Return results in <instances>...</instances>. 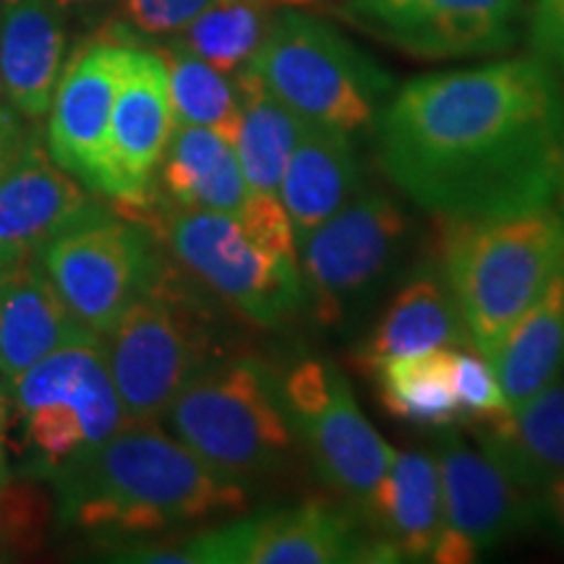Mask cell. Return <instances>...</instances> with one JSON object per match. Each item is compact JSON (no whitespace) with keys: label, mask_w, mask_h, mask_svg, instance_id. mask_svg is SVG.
<instances>
[{"label":"cell","mask_w":564,"mask_h":564,"mask_svg":"<svg viewBox=\"0 0 564 564\" xmlns=\"http://www.w3.org/2000/svg\"><path fill=\"white\" fill-rule=\"evenodd\" d=\"M562 126L560 82L535 55L421 76L373 121L379 167L442 220L554 207Z\"/></svg>","instance_id":"cell-1"},{"label":"cell","mask_w":564,"mask_h":564,"mask_svg":"<svg viewBox=\"0 0 564 564\" xmlns=\"http://www.w3.org/2000/svg\"><path fill=\"white\" fill-rule=\"evenodd\" d=\"M63 525L89 533L141 535L241 512L249 486L202 463L158 423H126L108 442L45 470Z\"/></svg>","instance_id":"cell-2"},{"label":"cell","mask_w":564,"mask_h":564,"mask_svg":"<svg viewBox=\"0 0 564 564\" xmlns=\"http://www.w3.org/2000/svg\"><path fill=\"white\" fill-rule=\"evenodd\" d=\"M444 223V282L468 343L491 364L512 324L564 267V223L554 207Z\"/></svg>","instance_id":"cell-3"},{"label":"cell","mask_w":564,"mask_h":564,"mask_svg":"<svg viewBox=\"0 0 564 564\" xmlns=\"http://www.w3.org/2000/svg\"><path fill=\"white\" fill-rule=\"evenodd\" d=\"M162 419L215 474L243 486L278 476L295 449L278 377L253 356L215 358Z\"/></svg>","instance_id":"cell-4"},{"label":"cell","mask_w":564,"mask_h":564,"mask_svg":"<svg viewBox=\"0 0 564 564\" xmlns=\"http://www.w3.org/2000/svg\"><path fill=\"white\" fill-rule=\"evenodd\" d=\"M293 112L345 133L371 129L390 76L335 26L285 11L241 68Z\"/></svg>","instance_id":"cell-5"},{"label":"cell","mask_w":564,"mask_h":564,"mask_svg":"<svg viewBox=\"0 0 564 564\" xmlns=\"http://www.w3.org/2000/svg\"><path fill=\"white\" fill-rule=\"evenodd\" d=\"M102 340L129 423H160L175 394L215 361L207 308L167 267Z\"/></svg>","instance_id":"cell-6"},{"label":"cell","mask_w":564,"mask_h":564,"mask_svg":"<svg viewBox=\"0 0 564 564\" xmlns=\"http://www.w3.org/2000/svg\"><path fill=\"white\" fill-rule=\"evenodd\" d=\"M129 217H147L154 238L171 249L183 270L251 324L280 327L299 312V262L253 241L238 217L181 209L167 202L154 215L141 209Z\"/></svg>","instance_id":"cell-7"},{"label":"cell","mask_w":564,"mask_h":564,"mask_svg":"<svg viewBox=\"0 0 564 564\" xmlns=\"http://www.w3.org/2000/svg\"><path fill=\"white\" fill-rule=\"evenodd\" d=\"M6 384L37 474L89 455L129 423L102 337L66 345Z\"/></svg>","instance_id":"cell-8"},{"label":"cell","mask_w":564,"mask_h":564,"mask_svg":"<svg viewBox=\"0 0 564 564\" xmlns=\"http://www.w3.org/2000/svg\"><path fill=\"white\" fill-rule=\"evenodd\" d=\"M37 259L76 319L100 337L165 267L147 225L95 199L55 232Z\"/></svg>","instance_id":"cell-9"},{"label":"cell","mask_w":564,"mask_h":564,"mask_svg":"<svg viewBox=\"0 0 564 564\" xmlns=\"http://www.w3.org/2000/svg\"><path fill=\"white\" fill-rule=\"evenodd\" d=\"M408 230L398 204L364 192L299 243L303 301L322 327H343L382 291L403 257Z\"/></svg>","instance_id":"cell-10"},{"label":"cell","mask_w":564,"mask_h":564,"mask_svg":"<svg viewBox=\"0 0 564 564\" xmlns=\"http://www.w3.org/2000/svg\"><path fill=\"white\" fill-rule=\"evenodd\" d=\"M278 387L295 444L306 449L322 481L364 512L394 449L361 413L340 366L327 358H301Z\"/></svg>","instance_id":"cell-11"},{"label":"cell","mask_w":564,"mask_h":564,"mask_svg":"<svg viewBox=\"0 0 564 564\" xmlns=\"http://www.w3.org/2000/svg\"><path fill=\"white\" fill-rule=\"evenodd\" d=\"M183 552L192 564L398 562V554L373 533H364L350 512L322 499L215 528L188 541Z\"/></svg>","instance_id":"cell-12"},{"label":"cell","mask_w":564,"mask_h":564,"mask_svg":"<svg viewBox=\"0 0 564 564\" xmlns=\"http://www.w3.org/2000/svg\"><path fill=\"white\" fill-rule=\"evenodd\" d=\"M440 432L436 468L442 486V528L432 562L470 564L531 528L539 520V499L453 429Z\"/></svg>","instance_id":"cell-13"},{"label":"cell","mask_w":564,"mask_h":564,"mask_svg":"<svg viewBox=\"0 0 564 564\" xmlns=\"http://www.w3.org/2000/svg\"><path fill=\"white\" fill-rule=\"evenodd\" d=\"M520 9L523 0H345L335 13L413 58L455 61L512 45Z\"/></svg>","instance_id":"cell-14"},{"label":"cell","mask_w":564,"mask_h":564,"mask_svg":"<svg viewBox=\"0 0 564 564\" xmlns=\"http://www.w3.org/2000/svg\"><path fill=\"white\" fill-rule=\"evenodd\" d=\"M173 129L165 61L160 53L129 45L112 102L102 192L123 215H133L152 202L154 178Z\"/></svg>","instance_id":"cell-15"},{"label":"cell","mask_w":564,"mask_h":564,"mask_svg":"<svg viewBox=\"0 0 564 564\" xmlns=\"http://www.w3.org/2000/svg\"><path fill=\"white\" fill-rule=\"evenodd\" d=\"M131 42L97 37L63 68L47 110V152L89 192H105L112 102Z\"/></svg>","instance_id":"cell-16"},{"label":"cell","mask_w":564,"mask_h":564,"mask_svg":"<svg viewBox=\"0 0 564 564\" xmlns=\"http://www.w3.org/2000/svg\"><path fill=\"white\" fill-rule=\"evenodd\" d=\"M91 199L74 175L51 158L34 131L0 178V267L37 259L63 225Z\"/></svg>","instance_id":"cell-17"},{"label":"cell","mask_w":564,"mask_h":564,"mask_svg":"<svg viewBox=\"0 0 564 564\" xmlns=\"http://www.w3.org/2000/svg\"><path fill=\"white\" fill-rule=\"evenodd\" d=\"M66 63V17L53 0L0 3V91L24 121L51 110Z\"/></svg>","instance_id":"cell-18"},{"label":"cell","mask_w":564,"mask_h":564,"mask_svg":"<svg viewBox=\"0 0 564 564\" xmlns=\"http://www.w3.org/2000/svg\"><path fill=\"white\" fill-rule=\"evenodd\" d=\"M100 337L89 333L61 299L40 262H21L0 291V373L6 382L66 345Z\"/></svg>","instance_id":"cell-19"},{"label":"cell","mask_w":564,"mask_h":564,"mask_svg":"<svg viewBox=\"0 0 564 564\" xmlns=\"http://www.w3.org/2000/svg\"><path fill=\"white\" fill-rule=\"evenodd\" d=\"M358 186H361V167H358L350 133L306 121L280 186V199L291 220L295 249L337 209L345 207L358 194Z\"/></svg>","instance_id":"cell-20"},{"label":"cell","mask_w":564,"mask_h":564,"mask_svg":"<svg viewBox=\"0 0 564 564\" xmlns=\"http://www.w3.org/2000/svg\"><path fill=\"white\" fill-rule=\"evenodd\" d=\"M361 514L371 533L398 554V562H432L442 528L436 457L423 449H394L390 468Z\"/></svg>","instance_id":"cell-21"},{"label":"cell","mask_w":564,"mask_h":564,"mask_svg":"<svg viewBox=\"0 0 564 564\" xmlns=\"http://www.w3.org/2000/svg\"><path fill=\"white\" fill-rule=\"evenodd\" d=\"M465 343L468 335L447 282L434 270H421L394 293L382 319L352 358L358 369L369 373L387 358L434 348H457Z\"/></svg>","instance_id":"cell-22"},{"label":"cell","mask_w":564,"mask_h":564,"mask_svg":"<svg viewBox=\"0 0 564 564\" xmlns=\"http://www.w3.org/2000/svg\"><path fill=\"white\" fill-rule=\"evenodd\" d=\"M158 178L165 202L181 209L238 217L249 202L236 147L202 126H175Z\"/></svg>","instance_id":"cell-23"},{"label":"cell","mask_w":564,"mask_h":564,"mask_svg":"<svg viewBox=\"0 0 564 564\" xmlns=\"http://www.w3.org/2000/svg\"><path fill=\"white\" fill-rule=\"evenodd\" d=\"M491 366L512 413L560 379L564 371V267L512 324Z\"/></svg>","instance_id":"cell-24"},{"label":"cell","mask_w":564,"mask_h":564,"mask_svg":"<svg viewBox=\"0 0 564 564\" xmlns=\"http://www.w3.org/2000/svg\"><path fill=\"white\" fill-rule=\"evenodd\" d=\"M481 449L528 491L564 476V384H552L497 429H474Z\"/></svg>","instance_id":"cell-25"},{"label":"cell","mask_w":564,"mask_h":564,"mask_svg":"<svg viewBox=\"0 0 564 564\" xmlns=\"http://www.w3.org/2000/svg\"><path fill=\"white\" fill-rule=\"evenodd\" d=\"M241 95V129L236 139V154L241 162L249 196L280 199L282 175L295 141L306 129V118L282 105L246 70L236 79Z\"/></svg>","instance_id":"cell-26"},{"label":"cell","mask_w":564,"mask_h":564,"mask_svg":"<svg viewBox=\"0 0 564 564\" xmlns=\"http://www.w3.org/2000/svg\"><path fill=\"white\" fill-rule=\"evenodd\" d=\"M379 403L394 421L415 429H447L460 419L453 384V350L394 356L369 371Z\"/></svg>","instance_id":"cell-27"},{"label":"cell","mask_w":564,"mask_h":564,"mask_svg":"<svg viewBox=\"0 0 564 564\" xmlns=\"http://www.w3.org/2000/svg\"><path fill=\"white\" fill-rule=\"evenodd\" d=\"M160 55L167 68L175 126H202L220 133L236 147L241 129V95L236 84H230L223 70L196 58L178 42H173Z\"/></svg>","instance_id":"cell-28"},{"label":"cell","mask_w":564,"mask_h":564,"mask_svg":"<svg viewBox=\"0 0 564 564\" xmlns=\"http://www.w3.org/2000/svg\"><path fill=\"white\" fill-rule=\"evenodd\" d=\"M270 0H223L181 30V47L223 74L241 70L262 45L270 17Z\"/></svg>","instance_id":"cell-29"},{"label":"cell","mask_w":564,"mask_h":564,"mask_svg":"<svg viewBox=\"0 0 564 564\" xmlns=\"http://www.w3.org/2000/svg\"><path fill=\"white\" fill-rule=\"evenodd\" d=\"M453 384L460 415L474 429H497L512 419L494 366L478 350H453Z\"/></svg>","instance_id":"cell-30"},{"label":"cell","mask_w":564,"mask_h":564,"mask_svg":"<svg viewBox=\"0 0 564 564\" xmlns=\"http://www.w3.org/2000/svg\"><path fill=\"white\" fill-rule=\"evenodd\" d=\"M47 523V499L26 484H6L0 491V541L13 549L37 546Z\"/></svg>","instance_id":"cell-31"},{"label":"cell","mask_w":564,"mask_h":564,"mask_svg":"<svg viewBox=\"0 0 564 564\" xmlns=\"http://www.w3.org/2000/svg\"><path fill=\"white\" fill-rule=\"evenodd\" d=\"M223 0H118L126 26L147 37H165L186 30L196 17Z\"/></svg>","instance_id":"cell-32"},{"label":"cell","mask_w":564,"mask_h":564,"mask_svg":"<svg viewBox=\"0 0 564 564\" xmlns=\"http://www.w3.org/2000/svg\"><path fill=\"white\" fill-rule=\"evenodd\" d=\"M531 47L535 58L564 74V0H535L531 13Z\"/></svg>","instance_id":"cell-33"},{"label":"cell","mask_w":564,"mask_h":564,"mask_svg":"<svg viewBox=\"0 0 564 564\" xmlns=\"http://www.w3.org/2000/svg\"><path fill=\"white\" fill-rule=\"evenodd\" d=\"M21 121H24V118H21L9 102H0V178L9 171L19 147L24 144L26 139V129Z\"/></svg>","instance_id":"cell-34"},{"label":"cell","mask_w":564,"mask_h":564,"mask_svg":"<svg viewBox=\"0 0 564 564\" xmlns=\"http://www.w3.org/2000/svg\"><path fill=\"white\" fill-rule=\"evenodd\" d=\"M535 499H539V520H544L556 539L564 541V476L535 491Z\"/></svg>","instance_id":"cell-35"},{"label":"cell","mask_w":564,"mask_h":564,"mask_svg":"<svg viewBox=\"0 0 564 564\" xmlns=\"http://www.w3.org/2000/svg\"><path fill=\"white\" fill-rule=\"evenodd\" d=\"M58 6V11L63 17H91V13L102 11L110 0H53Z\"/></svg>","instance_id":"cell-36"},{"label":"cell","mask_w":564,"mask_h":564,"mask_svg":"<svg viewBox=\"0 0 564 564\" xmlns=\"http://www.w3.org/2000/svg\"><path fill=\"white\" fill-rule=\"evenodd\" d=\"M6 405L3 398H0V491L6 489V484L11 481V470H9V460H6Z\"/></svg>","instance_id":"cell-37"},{"label":"cell","mask_w":564,"mask_h":564,"mask_svg":"<svg viewBox=\"0 0 564 564\" xmlns=\"http://www.w3.org/2000/svg\"><path fill=\"white\" fill-rule=\"evenodd\" d=\"M554 212L564 223V126H562V144H560V175H556V194H554Z\"/></svg>","instance_id":"cell-38"},{"label":"cell","mask_w":564,"mask_h":564,"mask_svg":"<svg viewBox=\"0 0 564 564\" xmlns=\"http://www.w3.org/2000/svg\"><path fill=\"white\" fill-rule=\"evenodd\" d=\"M270 3H280V6H306V3H314V0H270Z\"/></svg>","instance_id":"cell-39"},{"label":"cell","mask_w":564,"mask_h":564,"mask_svg":"<svg viewBox=\"0 0 564 564\" xmlns=\"http://www.w3.org/2000/svg\"><path fill=\"white\" fill-rule=\"evenodd\" d=\"M11 267H0V291H3V282H6V274H9Z\"/></svg>","instance_id":"cell-40"}]
</instances>
